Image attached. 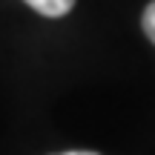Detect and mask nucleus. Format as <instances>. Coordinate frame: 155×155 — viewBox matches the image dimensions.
I'll use <instances>...</instances> for the list:
<instances>
[{
    "label": "nucleus",
    "instance_id": "7ed1b4c3",
    "mask_svg": "<svg viewBox=\"0 0 155 155\" xmlns=\"http://www.w3.org/2000/svg\"><path fill=\"white\" fill-rule=\"evenodd\" d=\"M63 155H98V152H63Z\"/></svg>",
    "mask_w": 155,
    "mask_h": 155
},
{
    "label": "nucleus",
    "instance_id": "f257e3e1",
    "mask_svg": "<svg viewBox=\"0 0 155 155\" xmlns=\"http://www.w3.org/2000/svg\"><path fill=\"white\" fill-rule=\"evenodd\" d=\"M23 3H29L43 17H63L66 12H72L75 0H23Z\"/></svg>",
    "mask_w": 155,
    "mask_h": 155
},
{
    "label": "nucleus",
    "instance_id": "f03ea898",
    "mask_svg": "<svg viewBox=\"0 0 155 155\" xmlns=\"http://www.w3.org/2000/svg\"><path fill=\"white\" fill-rule=\"evenodd\" d=\"M141 26H144V35L155 43V3L147 6V12H144V20H141Z\"/></svg>",
    "mask_w": 155,
    "mask_h": 155
}]
</instances>
